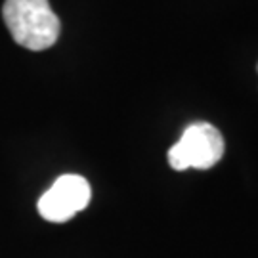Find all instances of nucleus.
<instances>
[{
	"mask_svg": "<svg viewBox=\"0 0 258 258\" xmlns=\"http://www.w3.org/2000/svg\"><path fill=\"white\" fill-rule=\"evenodd\" d=\"M2 16L12 38L27 50H46L59 38L61 23L48 0H6Z\"/></svg>",
	"mask_w": 258,
	"mask_h": 258,
	"instance_id": "f257e3e1",
	"label": "nucleus"
},
{
	"mask_svg": "<svg viewBox=\"0 0 258 258\" xmlns=\"http://www.w3.org/2000/svg\"><path fill=\"white\" fill-rule=\"evenodd\" d=\"M224 155L220 130L209 122H194L184 130L182 138L168 149V165L182 172L187 168L207 170Z\"/></svg>",
	"mask_w": 258,
	"mask_h": 258,
	"instance_id": "f03ea898",
	"label": "nucleus"
},
{
	"mask_svg": "<svg viewBox=\"0 0 258 258\" xmlns=\"http://www.w3.org/2000/svg\"><path fill=\"white\" fill-rule=\"evenodd\" d=\"M92 197L90 184L79 174H63L38 199V212L48 222L61 224L84 211Z\"/></svg>",
	"mask_w": 258,
	"mask_h": 258,
	"instance_id": "7ed1b4c3",
	"label": "nucleus"
}]
</instances>
